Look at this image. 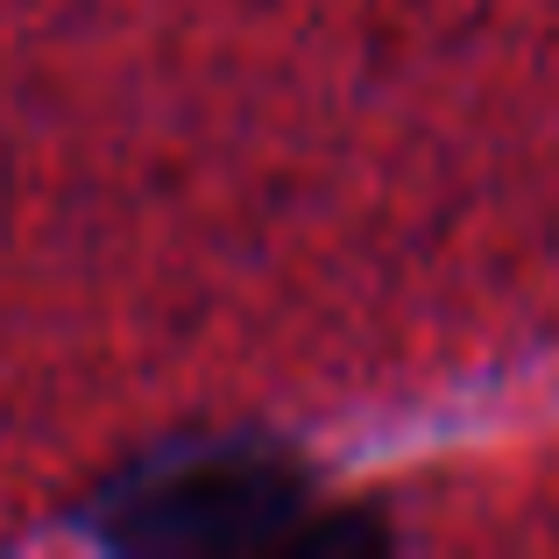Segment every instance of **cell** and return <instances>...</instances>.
<instances>
[{
  "label": "cell",
  "mask_w": 559,
  "mask_h": 559,
  "mask_svg": "<svg viewBox=\"0 0 559 559\" xmlns=\"http://www.w3.org/2000/svg\"><path fill=\"white\" fill-rule=\"evenodd\" d=\"M312 510V475L276 439H185L99 481L85 532L121 552H298Z\"/></svg>",
  "instance_id": "obj_1"
}]
</instances>
